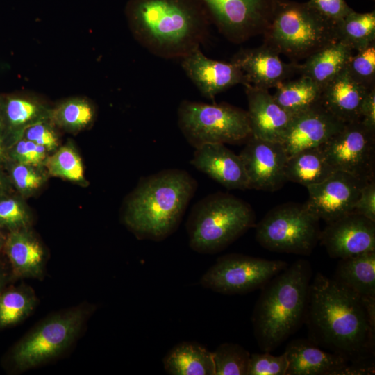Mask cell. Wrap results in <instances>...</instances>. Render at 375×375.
I'll use <instances>...</instances> for the list:
<instances>
[{"mask_svg":"<svg viewBox=\"0 0 375 375\" xmlns=\"http://www.w3.org/2000/svg\"><path fill=\"white\" fill-rule=\"evenodd\" d=\"M54 151L44 162L48 174L75 183H85L82 160L73 144L67 143Z\"/></svg>","mask_w":375,"mask_h":375,"instance_id":"cell-31","label":"cell"},{"mask_svg":"<svg viewBox=\"0 0 375 375\" xmlns=\"http://www.w3.org/2000/svg\"><path fill=\"white\" fill-rule=\"evenodd\" d=\"M251 206L233 195L216 192L197 201L186 222L191 249L199 253H218L255 226Z\"/></svg>","mask_w":375,"mask_h":375,"instance_id":"cell-5","label":"cell"},{"mask_svg":"<svg viewBox=\"0 0 375 375\" xmlns=\"http://www.w3.org/2000/svg\"><path fill=\"white\" fill-rule=\"evenodd\" d=\"M211 22L233 43H242L263 34L267 28L276 0H201Z\"/></svg>","mask_w":375,"mask_h":375,"instance_id":"cell-12","label":"cell"},{"mask_svg":"<svg viewBox=\"0 0 375 375\" xmlns=\"http://www.w3.org/2000/svg\"><path fill=\"white\" fill-rule=\"evenodd\" d=\"M21 138L44 147L48 151H56L58 147L56 134L43 122L35 123L24 128Z\"/></svg>","mask_w":375,"mask_h":375,"instance_id":"cell-41","label":"cell"},{"mask_svg":"<svg viewBox=\"0 0 375 375\" xmlns=\"http://www.w3.org/2000/svg\"><path fill=\"white\" fill-rule=\"evenodd\" d=\"M288 265L283 260L227 254L219 257L207 270L200 284L221 294H245L261 289Z\"/></svg>","mask_w":375,"mask_h":375,"instance_id":"cell-9","label":"cell"},{"mask_svg":"<svg viewBox=\"0 0 375 375\" xmlns=\"http://www.w3.org/2000/svg\"><path fill=\"white\" fill-rule=\"evenodd\" d=\"M319 242L333 258L375 251V222L353 211L326 224Z\"/></svg>","mask_w":375,"mask_h":375,"instance_id":"cell-15","label":"cell"},{"mask_svg":"<svg viewBox=\"0 0 375 375\" xmlns=\"http://www.w3.org/2000/svg\"><path fill=\"white\" fill-rule=\"evenodd\" d=\"M334 171L319 147L303 149L288 156L285 175L287 181L307 188L321 183Z\"/></svg>","mask_w":375,"mask_h":375,"instance_id":"cell-27","label":"cell"},{"mask_svg":"<svg viewBox=\"0 0 375 375\" xmlns=\"http://www.w3.org/2000/svg\"><path fill=\"white\" fill-rule=\"evenodd\" d=\"M4 247L17 276L33 278L42 276L44 251L28 228L10 231Z\"/></svg>","mask_w":375,"mask_h":375,"instance_id":"cell-23","label":"cell"},{"mask_svg":"<svg viewBox=\"0 0 375 375\" xmlns=\"http://www.w3.org/2000/svg\"><path fill=\"white\" fill-rule=\"evenodd\" d=\"M239 153L248 179V189L273 192L287 181L288 155L280 142L251 136Z\"/></svg>","mask_w":375,"mask_h":375,"instance_id":"cell-14","label":"cell"},{"mask_svg":"<svg viewBox=\"0 0 375 375\" xmlns=\"http://www.w3.org/2000/svg\"><path fill=\"white\" fill-rule=\"evenodd\" d=\"M4 242H5V240H3V238L1 235V233H0V251L3 247V245L4 244Z\"/></svg>","mask_w":375,"mask_h":375,"instance_id":"cell-47","label":"cell"},{"mask_svg":"<svg viewBox=\"0 0 375 375\" xmlns=\"http://www.w3.org/2000/svg\"><path fill=\"white\" fill-rule=\"evenodd\" d=\"M212 353L215 375H247L250 353L240 345L223 343Z\"/></svg>","mask_w":375,"mask_h":375,"instance_id":"cell-32","label":"cell"},{"mask_svg":"<svg viewBox=\"0 0 375 375\" xmlns=\"http://www.w3.org/2000/svg\"><path fill=\"white\" fill-rule=\"evenodd\" d=\"M344 124L319 103L294 115L281 144L290 156L303 149L322 146Z\"/></svg>","mask_w":375,"mask_h":375,"instance_id":"cell-17","label":"cell"},{"mask_svg":"<svg viewBox=\"0 0 375 375\" xmlns=\"http://www.w3.org/2000/svg\"><path fill=\"white\" fill-rule=\"evenodd\" d=\"M59 126L68 130L78 131L89 125L94 116V110L88 102L81 99L69 100L51 112Z\"/></svg>","mask_w":375,"mask_h":375,"instance_id":"cell-33","label":"cell"},{"mask_svg":"<svg viewBox=\"0 0 375 375\" xmlns=\"http://www.w3.org/2000/svg\"><path fill=\"white\" fill-rule=\"evenodd\" d=\"M8 188V181L3 174L0 172V199L6 196Z\"/></svg>","mask_w":375,"mask_h":375,"instance_id":"cell-44","label":"cell"},{"mask_svg":"<svg viewBox=\"0 0 375 375\" xmlns=\"http://www.w3.org/2000/svg\"><path fill=\"white\" fill-rule=\"evenodd\" d=\"M333 279L362 299L375 298V251L340 259Z\"/></svg>","mask_w":375,"mask_h":375,"instance_id":"cell-25","label":"cell"},{"mask_svg":"<svg viewBox=\"0 0 375 375\" xmlns=\"http://www.w3.org/2000/svg\"><path fill=\"white\" fill-rule=\"evenodd\" d=\"M6 113L11 125L24 126V129L32 124L42 122L41 119L45 115L44 110L41 106L23 99H9L6 104Z\"/></svg>","mask_w":375,"mask_h":375,"instance_id":"cell-36","label":"cell"},{"mask_svg":"<svg viewBox=\"0 0 375 375\" xmlns=\"http://www.w3.org/2000/svg\"><path fill=\"white\" fill-rule=\"evenodd\" d=\"M346 69L358 83L370 89L375 87V42L356 51L350 58Z\"/></svg>","mask_w":375,"mask_h":375,"instance_id":"cell-34","label":"cell"},{"mask_svg":"<svg viewBox=\"0 0 375 375\" xmlns=\"http://www.w3.org/2000/svg\"><path fill=\"white\" fill-rule=\"evenodd\" d=\"M31 214L26 206L15 197L0 199V227L10 231L28 228Z\"/></svg>","mask_w":375,"mask_h":375,"instance_id":"cell-37","label":"cell"},{"mask_svg":"<svg viewBox=\"0 0 375 375\" xmlns=\"http://www.w3.org/2000/svg\"><path fill=\"white\" fill-rule=\"evenodd\" d=\"M360 117L364 125L375 130V87L365 95L360 108Z\"/></svg>","mask_w":375,"mask_h":375,"instance_id":"cell-43","label":"cell"},{"mask_svg":"<svg viewBox=\"0 0 375 375\" xmlns=\"http://www.w3.org/2000/svg\"><path fill=\"white\" fill-rule=\"evenodd\" d=\"M242 70L246 83L269 90L299 74L300 64L283 61L279 53L263 44L239 51L231 60Z\"/></svg>","mask_w":375,"mask_h":375,"instance_id":"cell-16","label":"cell"},{"mask_svg":"<svg viewBox=\"0 0 375 375\" xmlns=\"http://www.w3.org/2000/svg\"><path fill=\"white\" fill-rule=\"evenodd\" d=\"M84 318V310L74 308L44 321L15 347L12 360L16 366L29 369L59 355L72 342Z\"/></svg>","mask_w":375,"mask_h":375,"instance_id":"cell-10","label":"cell"},{"mask_svg":"<svg viewBox=\"0 0 375 375\" xmlns=\"http://www.w3.org/2000/svg\"><path fill=\"white\" fill-rule=\"evenodd\" d=\"M337 38L353 51L361 50L375 42V12L353 10L335 26Z\"/></svg>","mask_w":375,"mask_h":375,"instance_id":"cell-29","label":"cell"},{"mask_svg":"<svg viewBox=\"0 0 375 375\" xmlns=\"http://www.w3.org/2000/svg\"><path fill=\"white\" fill-rule=\"evenodd\" d=\"M356 212L375 222V181L365 183L355 203Z\"/></svg>","mask_w":375,"mask_h":375,"instance_id":"cell-42","label":"cell"},{"mask_svg":"<svg viewBox=\"0 0 375 375\" xmlns=\"http://www.w3.org/2000/svg\"><path fill=\"white\" fill-rule=\"evenodd\" d=\"M251 136L281 142L294 115L282 108L269 90L244 84Z\"/></svg>","mask_w":375,"mask_h":375,"instance_id":"cell-19","label":"cell"},{"mask_svg":"<svg viewBox=\"0 0 375 375\" xmlns=\"http://www.w3.org/2000/svg\"><path fill=\"white\" fill-rule=\"evenodd\" d=\"M335 26L307 2L276 0L264 44L297 62L338 41Z\"/></svg>","mask_w":375,"mask_h":375,"instance_id":"cell-6","label":"cell"},{"mask_svg":"<svg viewBox=\"0 0 375 375\" xmlns=\"http://www.w3.org/2000/svg\"><path fill=\"white\" fill-rule=\"evenodd\" d=\"M126 15L140 44L165 59L200 49L211 23L201 0H129Z\"/></svg>","mask_w":375,"mask_h":375,"instance_id":"cell-2","label":"cell"},{"mask_svg":"<svg viewBox=\"0 0 375 375\" xmlns=\"http://www.w3.org/2000/svg\"><path fill=\"white\" fill-rule=\"evenodd\" d=\"M365 183L350 174L335 170L321 183L306 188L309 196L304 204L319 220L328 224L353 211Z\"/></svg>","mask_w":375,"mask_h":375,"instance_id":"cell-13","label":"cell"},{"mask_svg":"<svg viewBox=\"0 0 375 375\" xmlns=\"http://www.w3.org/2000/svg\"><path fill=\"white\" fill-rule=\"evenodd\" d=\"M307 3L319 15L335 25L353 10L345 0H309Z\"/></svg>","mask_w":375,"mask_h":375,"instance_id":"cell-40","label":"cell"},{"mask_svg":"<svg viewBox=\"0 0 375 375\" xmlns=\"http://www.w3.org/2000/svg\"><path fill=\"white\" fill-rule=\"evenodd\" d=\"M7 156L3 138L0 133V165L6 160Z\"/></svg>","mask_w":375,"mask_h":375,"instance_id":"cell-45","label":"cell"},{"mask_svg":"<svg viewBox=\"0 0 375 375\" xmlns=\"http://www.w3.org/2000/svg\"><path fill=\"white\" fill-rule=\"evenodd\" d=\"M4 284V276L3 274L0 272V293L1 292V289Z\"/></svg>","mask_w":375,"mask_h":375,"instance_id":"cell-46","label":"cell"},{"mask_svg":"<svg viewBox=\"0 0 375 375\" xmlns=\"http://www.w3.org/2000/svg\"><path fill=\"white\" fill-rule=\"evenodd\" d=\"M163 364L172 375H215L212 352L194 342L175 345L165 355Z\"/></svg>","mask_w":375,"mask_h":375,"instance_id":"cell-26","label":"cell"},{"mask_svg":"<svg viewBox=\"0 0 375 375\" xmlns=\"http://www.w3.org/2000/svg\"><path fill=\"white\" fill-rule=\"evenodd\" d=\"M42 167L15 162L10 168L12 182L24 197L35 194L47 181Z\"/></svg>","mask_w":375,"mask_h":375,"instance_id":"cell-35","label":"cell"},{"mask_svg":"<svg viewBox=\"0 0 375 375\" xmlns=\"http://www.w3.org/2000/svg\"><path fill=\"white\" fill-rule=\"evenodd\" d=\"M197 187V180L181 169L142 178L124 201L122 221L138 238L162 241L178 228Z\"/></svg>","mask_w":375,"mask_h":375,"instance_id":"cell-3","label":"cell"},{"mask_svg":"<svg viewBox=\"0 0 375 375\" xmlns=\"http://www.w3.org/2000/svg\"><path fill=\"white\" fill-rule=\"evenodd\" d=\"M304 321L310 340L351 363H364L374 355L375 320L362 299L333 278L315 275Z\"/></svg>","mask_w":375,"mask_h":375,"instance_id":"cell-1","label":"cell"},{"mask_svg":"<svg viewBox=\"0 0 375 375\" xmlns=\"http://www.w3.org/2000/svg\"><path fill=\"white\" fill-rule=\"evenodd\" d=\"M331 167L363 182L374 179L375 130L361 121L345 123L319 147Z\"/></svg>","mask_w":375,"mask_h":375,"instance_id":"cell-11","label":"cell"},{"mask_svg":"<svg viewBox=\"0 0 375 375\" xmlns=\"http://www.w3.org/2000/svg\"><path fill=\"white\" fill-rule=\"evenodd\" d=\"M370 89L356 82L345 68L322 89L320 104L344 123L360 121V108Z\"/></svg>","mask_w":375,"mask_h":375,"instance_id":"cell-22","label":"cell"},{"mask_svg":"<svg viewBox=\"0 0 375 375\" xmlns=\"http://www.w3.org/2000/svg\"><path fill=\"white\" fill-rule=\"evenodd\" d=\"M322 88L304 76L276 87L273 97L285 110L295 115L320 103Z\"/></svg>","mask_w":375,"mask_h":375,"instance_id":"cell-28","label":"cell"},{"mask_svg":"<svg viewBox=\"0 0 375 375\" xmlns=\"http://www.w3.org/2000/svg\"><path fill=\"white\" fill-rule=\"evenodd\" d=\"M181 67L188 78L208 99L238 84L246 83L240 68L234 62L212 60L197 49L181 58Z\"/></svg>","mask_w":375,"mask_h":375,"instance_id":"cell-18","label":"cell"},{"mask_svg":"<svg viewBox=\"0 0 375 375\" xmlns=\"http://www.w3.org/2000/svg\"><path fill=\"white\" fill-rule=\"evenodd\" d=\"M288 362L285 353L274 356L269 352L250 354L247 375H286Z\"/></svg>","mask_w":375,"mask_h":375,"instance_id":"cell-38","label":"cell"},{"mask_svg":"<svg viewBox=\"0 0 375 375\" xmlns=\"http://www.w3.org/2000/svg\"><path fill=\"white\" fill-rule=\"evenodd\" d=\"M36 304L31 288H13L0 293V328L12 326L26 317Z\"/></svg>","mask_w":375,"mask_h":375,"instance_id":"cell-30","label":"cell"},{"mask_svg":"<svg viewBox=\"0 0 375 375\" xmlns=\"http://www.w3.org/2000/svg\"><path fill=\"white\" fill-rule=\"evenodd\" d=\"M353 52L343 42L335 41L308 57L300 65L299 74L312 79L322 89L346 68Z\"/></svg>","mask_w":375,"mask_h":375,"instance_id":"cell-24","label":"cell"},{"mask_svg":"<svg viewBox=\"0 0 375 375\" xmlns=\"http://www.w3.org/2000/svg\"><path fill=\"white\" fill-rule=\"evenodd\" d=\"M311 274L309 262L299 260L261 288L253 324L256 340L263 351H274L304 322Z\"/></svg>","mask_w":375,"mask_h":375,"instance_id":"cell-4","label":"cell"},{"mask_svg":"<svg viewBox=\"0 0 375 375\" xmlns=\"http://www.w3.org/2000/svg\"><path fill=\"white\" fill-rule=\"evenodd\" d=\"M284 353L288 362L286 375H340L349 362L322 350L312 340H292Z\"/></svg>","mask_w":375,"mask_h":375,"instance_id":"cell-21","label":"cell"},{"mask_svg":"<svg viewBox=\"0 0 375 375\" xmlns=\"http://www.w3.org/2000/svg\"><path fill=\"white\" fill-rule=\"evenodd\" d=\"M47 152L44 147L21 138L12 147L10 156L15 162L43 167Z\"/></svg>","mask_w":375,"mask_h":375,"instance_id":"cell-39","label":"cell"},{"mask_svg":"<svg viewBox=\"0 0 375 375\" xmlns=\"http://www.w3.org/2000/svg\"><path fill=\"white\" fill-rule=\"evenodd\" d=\"M190 163L227 189H248L247 176L239 154L224 144H206L195 148Z\"/></svg>","mask_w":375,"mask_h":375,"instance_id":"cell-20","label":"cell"},{"mask_svg":"<svg viewBox=\"0 0 375 375\" xmlns=\"http://www.w3.org/2000/svg\"><path fill=\"white\" fill-rule=\"evenodd\" d=\"M255 226L256 240L272 251L309 255L319 242V219L305 204L278 206Z\"/></svg>","mask_w":375,"mask_h":375,"instance_id":"cell-8","label":"cell"},{"mask_svg":"<svg viewBox=\"0 0 375 375\" xmlns=\"http://www.w3.org/2000/svg\"><path fill=\"white\" fill-rule=\"evenodd\" d=\"M178 127L194 149L206 144H239L251 136L247 110L232 105L182 101L177 110Z\"/></svg>","mask_w":375,"mask_h":375,"instance_id":"cell-7","label":"cell"}]
</instances>
